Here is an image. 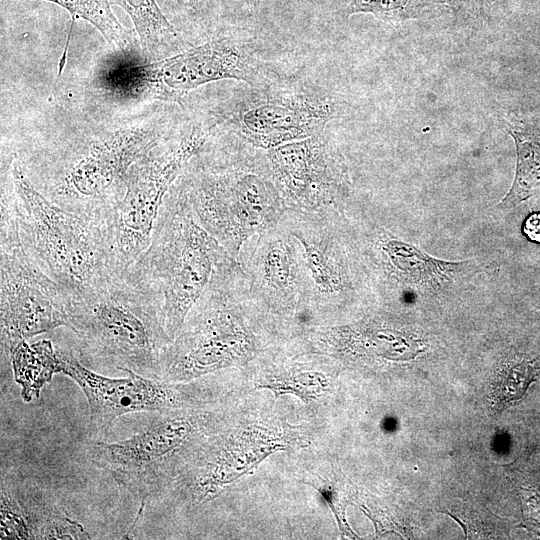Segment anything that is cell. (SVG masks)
Masks as SVG:
<instances>
[{
  "instance_id": "obj_6",
  "label": "cell",
  "mask_w": 540,
  "mask_h": 540,
  "mask_svg": "<svg viewBox=\"0 0 540 540\" xmlns=\"http://www.w3.org/2000/svg\"><path fill=\"white\" fill-rule=\"evenodd\" d=\"M191 408L157 413L142 431L123 440H92L87 458L136 500L155 499L211 431L214 415Z\"/></svg>"
},
{
  "instance_id": "obj_23",
  "label": "cell",
  "mask_w": 540,
  "mask_h": 540,
  "mask_svg": "<svg viewBox=\"0 0 540 540\" xmlns=\"http://www.w3.org/2000/svg\"><path fill=\"white\" fill-rule=\"evenodd\" d=\"M66 9L73 18H81L104 36L121 52L129 50V38L110 6L111 0H46Z\"/></svg>"
},
{
  "instance_id": "obj_2",
  "label": "cell",
  "mask_w": 540,
  "mask_h": 540,
  "mask_svg": "<svg viewBox=\"0 0 540 540\" xmlns=\"http://www.w3.org/2000/svg\"><path fill=\"white\" fill-rule=\"evenodd\" d=\"M82 354L159 378L171 342L157 298L127 271L71 298L69 326Z\"/></svg>"
},
{
  "instance_id": "obj_27",
  "label": "cell",
  "mask_w": 540,
  "mask_h": 540,
  "mask_svg": "<svg viewBox=\"0 0 540 540\" xmlns=\"http://www.w3.org/2000/svg\"><path fill=\"white\" fill-rule=\"evenodd\" d=\"M168 7L187 15H200L209 7L211 0H162Z\"/></svg>"
},
{
  "instance_id": "obj_10",
  "label": "cell",
  "mask_w": 540,
  "mask_h": 540,
  "mask_svg": "<svg viewBox=\"0 0 540 540\" xmlns=\"http://www.w3.org/2000/svg\"><path fill=\"white\" fill-rule=\"evenodd\" d=\"M1 353L27 339L69 326L71 297L25 252L17 215L1 212Z\"/></svg>"
},
{
  "instance_id": "obj_3",
  "label": "cell",
  "mask_w": 540,
  "mask_h": 540,
  "mask_svg": "<svg viewBox=\"0 0 540 540\" xmlns=\"http://www.w3.org/2000/svg\"><path fill=\"white\" fill-rule=\"evenodd\" d=\"M236 261L197 223L173 185L147 248L127 272L159 301L162 322L172 341L217 273Z\"/></svg>"
},
{
  "instance_id": "obj_14",
  "label": "cell",
  "mask_w": 540,
  "mask_h": 540,
  "mask_svg": "<svg viewBox=\"0 0 540 540\" xmlns=\"http://www.w3.org/2000/svg\"><path fill=\"white\" fill-rule=\"evenodd\" d=\"M339 216L287 210L281 219L298 245L310 320L340 308L356 294Z\"/></svg>"
},
{
  "instance_id": "obj_15",
  "label": "cell",
  "mask_w": 540,
  "mask_h": 540,
  "mask_svg": "<svg viewBox=\"0 0 540 540\" xmlns=\"http://www.w3.org/2000/svg\"><path fill=\"white\" fill-rule=\"evenodd\" d=\"M240 263L250 294L269 317L300 324L307 318L309 324L298 245L281 220L256 236L250 254Z\"/></svg>"
},
{
  "instance_id": "obj_19",
  "label": "cell",
  "mask_w": 540,
  "mask_h": 540,
  "mask_svg": "<svg viewBox=\"0 0 540 540\" xmlns=\"http://www.w3.org/2000/svg\"><path fill=\"white\" fill-rule=\"evenodd\" d=\"M9 358L15 380L22 386L21 396L26 402L37 398L41 388L58 373V350L49 340L32 344L23 341L12 350Z\"/></svg>"
},
{
  "instance_id": "obj_25",
  "label": "cell",
  "mask_w": 540,
  "mask_h": 540,
  "mask_svg": "<svg viewBox=\"0 0 540 540\" xmlns=\"http://www.w3.org/2000/svg\"><path fill=\"white\" fill-rule=\"evenodd\" d=\"M306 483L319 492L330 507L338 523L340 533L354 538L355 534L345 517L346 508L353 501L355 495L352 484L334 468L328 472L313 475Z\"/></svg>"
},
{
  "instance_id": "obj_28",
  "label": "cell",
  "mask_w": 540,
  "mask_h": 540,
  "mask_svg": "<svg viewBox=\"0 0 540 540\" xmlns=\"http://www.w3.org/2000/svg\"><path fill=\"white\" fill-rule=\"evenodd\" d=\"M523 232L531 241L540 243V213H533L526 219Z\"/></svg>"
},
{
  "instance_id": "obj_18",
  "label": "cell",
  "mask_w": 540,
  "mask_h": 540,
  "mask_svg": "<svg viewBox=\"0 0 540 540\" xmlns=\"http://www.w3.org/2000/svg\"><path fill=\"white\" fill-rule=\"evenodd\" d=\"M131 18L147 57L158 58L182 43L180 32L174 27L156 0H112Z\"/></svg>"
},
{
  "instance_id": "obj_16",
  "label": "cell",
  "mask_w": 540,
  "mask_h": 540,
  "mask_svg": "<svg viewBox=\"0 0 540 540\" xmlns=\"http://www.w3.org/2000/svg\"><path fill=\"white\" fill-rule=\"evenodd\" d=\"M369 244L371 258L388 277L436 288L455 280L469 270L467 262H448L434 258L403 241L387 228L373 227Z\"/></svg>"
},
{
  "instance_id": "obj_20",
  "label": "cell",
  "mask_w": 540,
  "mask_h": 540,
  "mask_svg": "<svg viewBox=\"0 0 540 540\" xmlns=\"http://www.w3.org/2000/svg\"><path fill=\"white\" fill-rule=\"evenodd\" d=\"M509 134L517 149L514 183L500 205H514L540 189V125L527 121L510 122Z\"/></svg>"
},
{
  "instance_id": "obj_5",
  "label": "cell",
  "mask_w": 540,
  "mask_h": 540,
  "mask_svg": "<svg viewBox=\"0 0 540 540\" xmlns=\"http://www.w3.org/2000/svg\"><path fill=\"white\" fill-rule=\"evenodd\" d=\"M10 178L23 249L71 298L117 274L99 222L46 198L16 159Z\"/></svg>"
},
{
  "instance_id": "obj_26",
  "label": "cell",
  "mask_w": 540,
  "mask_h": 540,
  "mask_svg": "<svg viewBox=\"0 0 540 540\" xmlns=\"http://www.w3.org/2000/svg\"><path fill=\"white\" fill-rule=\"evenodd\" d=\"M498 0H438L444 10L463 18H475L491 11Z\"/></svg>"
},
{
  "instance_id": "obj_17",
  "label": "cell",
  "mask_w": 540,
  "mask_h": 540,
  "mask_svg": "<svg viewBox=\"0 0 540 540\" xmlns=\"http://www.w3.org/2000/svg\"><path fill=\"white\" fill-rule=\"evenodd\" d=\"M30 539H87L89 534L41 492L10 481Z\"/></svg>"
},
{
  "instance_id": "obj_12",
  "label": "cell",
  "mask_w": 540,
  "mask_h": 540,
  "mask_svg": "<svg viewBox=\"0 0 540 540\" xmlns=\"http://www.w3.org/2000/svg\"><path fill=\"white\" fill-rule=\"evenodd\" d=\"M267 156L287 210L343 212L351 182L343 158L325 132L270 149Z\"/></svg>"
},
{
  "instance_id": "obj_7",
  "label": "cell",
  "mask_w": 540,
  "mask_h": 540,
  "mask_svg": "<svg viewBox=\"0 0 540 540\" xmlns=\"http://www.w3.org/2000/svg\"><path fill=\"white\" fill-rule=\"evenodd\" d=\"M215 125L213 117L193 123L176 141L159 142L133 164L121 199L101 223L115 273L126 272L147 248L166 195Z\"/></svg>"
},
{
  "instance_id": "obj_9",
  "label": "cell",
  "mask_w": 540,
  "mask_h": 540,
  "mask_svg": "<svg viewBox=\"0 0 540 540\" xmlns=\"http://www.w3.org/2000/svg\"><path fill=\"white\" fill-rule=\"evenodd\" d=\"M151 126H129L93 139L37 189L56 205L102 223L121 199L133 164L160 142Z\"/></svg>"
},
{
  "instance_id": "obj_11",
  "label": "cell",
  "mask_w": 540,
  "mask_h": 540,
  "mask_svg": "<svg viewBox=\"0 0 540 540\" xmlns=\"http://www.w3.org/2000/svg\"><path fill=\"white\" fill-rule=\"evenodd\" d=\"M251 86L228 113L241 142L263 151L325 132L337 115L335 101L312 87L280 84Z\"/></svg>"
},
{
  "instance_id": "obj_21",
  "label": "cell",
  "mask_w": 540,
  "mask_h": 540,
  "mask_svg": "<svg viewBox=\"0 0 540 540\" xmlns=\"http://www.w3.org/2000/svg\"><path fill=\"white\" fill-rule=\"evenodd\" d=\"M328 382L324 372L294 363L273 368L260 379L257 387L269 389L276 397L294 394L304 402H310L325 395Z\"/></svg>"
},
{
  "instance_id": "obj_1",
  "label": "cell",
  "mask_w": 540,
  "mask_h": 540,
  "mask_svg": "<svg viewBox=\"0 0 540 540\" xmlns=\"http://www.w3.org/2000/svg\"><path fill=\"white\" fill-rule=\"evenodd\" d=\"M174 185L197 223L239 262L245 244L287 211L267 151L241 141L214 154L202 149Z\"/></svg>"
},
{
  "instance_id": "obj_8",
  "label": "cell",
  "mask_w": 540,
  "mask_h": 540,
  "mask_svg": "<svg viewBox=\"0 0 540 540\" xmlns=\"http://www.w3.org/2000/svg\"><path fill=\"white\" fill-rule=\"evenodd\" d=\"M103 77V86L130 98L178 101L202 85L234 79L250 86L279 79L249 45L234 36L207 42L144 64H122Z\"/></svg>"
},
{
  "instance_id": "obj_13",
  "label": "cell",
  "mask_w": 540,
  "mask_h": 540,
  "mask_svg": "<svg viewBox=\"0 0 540 540\" xmlns=\"http://www.w3.org/2000/svg\"><path fill=\"white\" fill-rule=\"evenodd\" d=\"M58 372L71 378L83 391L89 407V433L103 437L114 421L134 412L164 413L192 407L188 387L123 369L122 378L100 375L82 365L69 351L58 350Z\"/></svg>"
},
{
  "instance_id": "obj_4",
  "label": "cell",
  "mask_w": 540,
  "mask_h": 540,
  "mask_svg": "<svg viewBox=\"0 0 540 540\" xmlns=\"http://www.w3.org/2000/svg\"><path fill=\"white\" fill-rule=\"evenodd\" d=\"M260 314L266 313L250 294L241 263L222 269L168 345L160 379L183 383L247 363L262 349L255 326Z\"/></svg>"
},
{
  "instance_id": "obj_24",
  "label": "cell",
  "mask_w": 540,
  "mask_h": 540,
  "mask_svg": "<svg viewBox=\"0 0 540 540\" xmlns=\"http://www.w3.org/2000/svg\"><path fill=\"white\" fill-rule=\"evenodd\" d=\"M443 8L438 0H351L343 10L346 18L355 14H371L390 23L423 18Z\"/></svg>"
},
{
  "instance_id": "obj_22",
  "label": "cell",
  "mask_w": 540,
  "mask_h": 540,
  "mask_svg": "<svg viewBox=\"0 0 540 540\" xmlns=\"http://www.w3.org/2000/svg\"><path fill=\"white\" fill-rule=\"evenodd\" d=\"M540 375L535 358L516 357L504 362L492 382L491 395L496 408L504 409L519 401Z\"/></svg>"
}]
</instances>
